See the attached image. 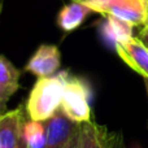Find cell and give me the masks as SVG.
Returning a JSON list of instances; mask_svg holds the SVG:
<instances>
[{
  "instance_id": "6da1fadb",
  "label": "cell",
  "mask_w": 148,
  "mask_h": 148,
  "mask_svg": "<svg viewBox=\"0 0 148 148\" xmlns=\"http://www.w3.org/2000/svg\"><path fill=\"white\" fill-rule=\"evenodd\" d=\"M69 77V72L62 70L52 77L38 78L25 104L26 113L31 121L44 122L60 109Z\"/></svg>"
},
{
  "instance_id": "7a4b0ae2",
  "label": "cell",
  "mask_w": 148,
  "mask_h": 148,
  "mask_svg": "<svg viewBox=\"0 0 148 148\" xmlns=\"http://www.w3.org/2000/svg\"><path fill=\"white\" fill-rule=\"evenodd\" d=\"M91 87L86 79L70 75L66 82L61 109L72 121L84 123L91 121Z\"/></svg>"
},
{
  "instance_id": "3957f363",
  "label": "cell",
  "mask_w": 148,
  "mask_h": 148,
  "mask_svg": "<svg viewBox=\"0 0 148 148\" xmlns=\"http://www.w3.org/2000/svg\"><path fill=\"white\" fill-rule=\"evenodd\" d=\"M92 12L105 16H114L133 26L148 22L147 0H81Z\"/></svg>"
},
{
  "instance_id": "277c9868",
  "label": "cell",
  "mask_w": 148,
  "mask_h": 148,
  "mask_svg": "<svg viewBox=\"0 0 148 148\" xmlns=\"http://www.w3.org/2000/svg\"><path fill=\"white\" fill-rule=\"evenodd\" d=\"M46 148H64L79 133L81 123L72 121L60 108L51 118L44 121Z\"/></svg>"
},
{
  "instance_id": "5b68a950",
  "label": "cell",
  "mask_w": 148,
  "mask_h": 148,
  "mask_svg": "<svg viewBox=\"0 0 148 148\" xmlns=\"http://www.w3.org/2000/svg\"><path fill=\"white\" fill-rule=\"evenodd\" d=\"M114 51L129 68L136 72L143 79H148V47L140 38L127 39L114 46Z\"/></svg>"
},
{
  "instance_id": "8992f818",
  "label": "cell",
  "mask_w": 148,
  "mask_h": 148,
  "mask_svg": "<svg viewBox=\"0 0 148 148\" xmlns=\"http://www.w3.org/2000/svg\"><path fill=\"white\" fill-rule=\"evenodd\" d=\"M61 64V53L56 46L42 44L25 65V70L38 78L52 77L57 73Z\"/></svg>"
},
{
  "instance_id": "52a82bcc",
  "label": "cell",
  "mask_w": 148,
  "mask_h": 148,
  "mask_svg": "<svg viewBox=\"0 0 148 148\" xmlns=\"http://www.w3.org/2000/svg\"><path fill=\"white\" fill-rule=\"evenodd\" d=\"M23 108L18 107L0 116V148H18L25 126Z\"/></svg>"
},
{
  "instance_id": "ba28073f",
  "label": "cell",
  "mask_w": 148,
  "mask_h": 148,
  "mask_svg": "<svg viewBox=\"0 0 148 148\" xmlns=\"http://www.w3.org/2000/svg\"><path fill=\"white\" fill-rule=\"evenodd\" d=\"M21 72L0 53V113L5 110L10 97L20 90Z\"/></svg>"
},
{
  "instance_id": "9c48e42d",
  "label": "cell",
  "mask_w": 148,
  "mask_h": 148,
  "mask_svg": "<svg viewBox=\"0 0 148 148\" xmlns=\"http://www.w3.org/2000/svg\"><path fill=\"white\" fill-rule=\"evenodd\" d=\"M79 148H113L112 135L104 126L97 125L92 120L81 123Z\"/></svg>"
},
{
  "instance_id": "30bf717a",
  "label": "cell",
  "mask_w": 148,
  "mask_h": 148,
  "mask_svg": "<svg viewBox=\"0 0 148 148\" xmlns=\"http://www.w3.org/2000/svg\"><path fill=\"white\" fill-rule=\"evenodd\" d=\"M133 27L134 26L131 23L121 18L114 16H107L100 26V35L105 44L114 48L117 43L133 38Z\"/></svg>"
},
{
  "instance_id": "8fae6325",
  "label": "cell",
  "mask_w": 148,
  "mask_h": 148,
  "mask_svg": "<svg viewBox=\"0 0 148 148\" xmlns=\"http://www.w3.org/2000/svg\"><path fill=\"white\" fill-rule=\"evenodd\" d=\"M91 12L92 10L81 0H74L73 3L66 4L60 9L57 14V25L61 30L69 33L79 27Z\"/></svg>"
},
{
  "instance_id": "7c38bea8",
  "label": "cell",
  "mask_w": 148,
  "mask_h": 148,
  "mask_svg": "<svg viewBox=\"0 0 148 148\" xmlns=\"http://www.w3.org/2000/svg\"><path fill=\"white\" fill-rule=\"evenodd\" d=\"M22 136L27 148H46V129L40 121H26Z\"/></svg>"
},
{
  "instance_id": "4fadbf2b",
  "label": "cell",
  "mask_w": 148,
  "mask_h": 148,
  "mask_svg": "<svg viewBox=\"0 0 148 148\" xmlns=\"http://www.w3.org/2000/svg\"><path fill=\"white\" fill-rule=\"evenodd\" d=\"M64 148H79V133L77 134Z\"/></svg>"
},
{
  "instance_id": "5bb4252c",
  "label": "cell",
  "mask_w": 148,
  "mask_h": 148,
  "mask_svg": "<svg viewBox=\"0 0 148 148\" xmlns=\"http://www.w3.org/2000/svg\"><path fill=\"white\" fill-rule=\"evenodd\" d=\"M139 38H140L142 40L147 44V47H148V34H140V35H139Z\"/></svg>"
},
{
  "instance_id": "9a60e30c",
  "label": "cell",
  "mask_w": 148,
  "mask_h": 148,
  "mask_svg": "<svg viewBox=\"0 0 148 148\" xmlns=\"http://www.w3.org/2000/svg\"><path fill=\"white\" fill-rule=\"evenodd\" d=\"M140 34H148V22L143 26V29L140 30Z\"/></svg>"
},
{
  "instance_id": "2e32d148",
  "label": "cell",
  "mask_w": 148,
  "mask_h": 148,
  "mask_svg": "<svg viewBox=\"0 0 148 148\" xmlns=\"http://www.w3.org/2000/svg\"><path fill=\"white\" fill-rule=\"evenodd\" d=\"M18 148H27V147H26L25 140H23V136H22V139H21V142H20V147H18Z\"/></svg>"
},
{
  "instance_id": "e0dca14e",
  "label": "cell",
  "mask_w": 148,
  "mask_h": 148,
  "mask_svg": "<svg viewBox=\"0 0 148 148\" xmlns=\"http://www.w3.org/2000/svg\"><path fill=\"white\" fill-rule=\"evenodd\" d=\"M144 86H146V91H147V97H148V79H144Z\"/></svg>"
},
{
  "instance_id": "ac0fdd59",
  "label": "cell",
  "mask_w": 148,
  "mask_h": 148,
  "mask_svg": "<svg viewBox=\"0 0 148 148\" xmlns=\"http://www.w3.org/2000/svg\"><path fill=\"white\" fill-rule=\"evenodd\" d=\"M0 116H1V113H0Z\"/></svg>"
},
{
  "instance_id": "d6986e66",
  "label": "cell",
  "mask_w": 148,
  "mask_h": 148,
  "mask_svg": "<svg viewBox=\"0 0 148 148\" xmlns=\"http://www.w3.org/2000/svg\"><path fill=\"white\" fill-rule=\"evenodd\" d=\"M147 1H148V0H147Z\"/></svg>"
}]
</instances>
